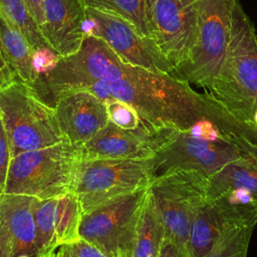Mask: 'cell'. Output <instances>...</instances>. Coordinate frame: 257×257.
I'll list each match as a JSON object with an SVG mask.
<instances>
[{
	"label": "cell",
	"mask_w": 257,
	"mask_h": 257,
	"mask_svg": "<svg viewBox=\"0 0 257 257\" xmlns=\"http://www.w3.org/2000/svg\"><path fill=\"white\" fill-rule=\"evenodd\" d=\"M82 89L104 103L118 100L128 104L155 133L189 130L207 119L211 101L209 92H197L187 81L132 64L118 79L97 80Z\"/></svg>",
	"instance_id": "obj_1"
},
{
	"label": "cell",
	"mask_w": 257,
	"mask_h": 257,
	"mask_svg": "<svg viewBox=\"0 0 257 257\" xmlns=\"http://www.w3.org/2000/svg\"><path fill=\"white\" fill-rule=\"evenodd\" d=\"M230 123L245 124L257 110V33L239 0H233L231 32L222 68L207 90Z\"/></svg>",
	"instance_id": "obj_2"
},
{
	"label": "cell",
	"mask_w": 257,
	"mask_h": 257,
	"mask_svg": "<svg viewBox=\"0 0 257 257\" xmlns=\"http://www.w3.org/2000/svg\"><path fill=\"white\" fill-rule=\"evenodd\" d=\"M81 160L79 146L69 142L18 154L11 159L3 193L45 200L71 192Z\"/></svg>",
	"instance_id": "obj_3"
},
{
	"label": "cell",
	"mask_w": 257,
	"mask_h": 257,
	"mask_svg": "<svg viewBox=\"0 0 257 257\" xmlns=\"http://www.w3.org/2000/svg\"><path fill=\"white\" fill-rule=\"evenodd\" d=\"M0 117L12 158L27 151L67 142L53 107L22 81L12 80L0 86Z\"/></svg>",
	"instance_id": "obj_4"
},
{
	"label": "cell",
	"mask_w": 257,
	"mask_h": 257,
	"mask_svg": "<svg viewBox=\"0 0 257 257\" xmlns=\"http://www.w3.org/2000/svg\"><path fill=\"white\" fill-rule=\"evenodd\" d=\"M233 0H198L195 34L187 58L171 75L209 88L225 60L231 32Z\"/></svg>",
	"instance_id": "obj_5"
},
{
	"label": "cell",
	"mask_w": 257,
	"mask_h": 257,
	"mask_svg": "<svg viewBox=\"0 0 257 257\" xmlns=\"http://www.w3.org/2000/svg\"><path fill=\"white\" fill-rule=\"evenodd\" d=\"M242 155L230 138L217 126L209 134L198 133L196 124L185 131L174 130L151 157L152 178L174 170H195L210 177Z\"/></svg>",
	"instance_id": "obj_6"
},
{
	"label": "cell",
	"mask_w": 257,
	"mask_h": 257,
	"mask_svg": "<svg viewBox=\"0 0 257 257\" xmlns=\"http://www.w3.org/2000/svg\"><path fill=\"white\" fill-rule=\"evenodd\" d=\"M208 177L195 170H174L149 186L165 237L189 252V235L198 209L207 201Z\"/></svg>",
	"instance_id": "obj_7"
},
{
	"label": "cell",
	"mask_w": 257,
	"mask_h": 257,
	"mask_svg": "<svg viewBox=\"0 0 257 257\" xmlns=\"http://www.w3.org/2000/svg\"><path fill=\"white\" fill-rule=\"evenodd\" d=\"M152 179L151 158L81 160L71 192L77 196L85 214L148 188Z\"/></svg>",
	"instance_id": "obj_8"
},
{
	"label": "cell",
	"mask_w": 257,
	"mask_h": 257,
	"mask_svg": "<svg viewBox=\"0 0 257 257\" xmlns=\"http://www.w3.org/2000/svg\"><path fill=\"white\" fill-rule=\"evenodd\" d=\"M149 187L82 215L79 237L106 257H132L139 219Z\"/></svg>",
	"instance_id": "obj_9"
},
{
	"label": "cell",
	"mask_w": 257,
	"mask_h": 257,
	"mask_svg": "<svg viewBox=\"0 0 257 257\" xmlns=\"http://www.w3.org/2000/svg\"><path fill=\"white\" fill-rule=\"evenodd\" d=\"M85 36H94L105 41L125 63L154 72L171 74L174 66L162 54L154 40L143 36L123 18L86 7Z\"/></svg>",
	"instance_id": "obj_10"
},
{
	"label": "cell",
	"mask_w": 257,
	"mask_h": 257,
	"mask_svg": "<svg viewBox=\"0 0 257 257\" xmlns=\"http://www.w3.org/2000/svg\"><path fill=\"white\" fill-rule=\"evenodd\" d=\"M197 2L198 0H146L151 37L174 68L187 58L192 45Z\"/></svg>",
	"instance_id": "obj_11"
},
{
	"label": "cell",
	"mask_w": 257,
	"mask_h": 257,
	"mask_svg": "<svg viewBox=\"0 0 257 257\" xmlns=\"http://www.w3.org/2000/svg\"><path fill=\"white\" fill-rule=\"evenodd\" d=\"M82 215L80 202L73 192L45 200L37 199L34 221L39 257H47L57 246L80 239Z\"/></svg>",
	"instance_id": "obj_12"
},
{
	"label": "cell",
	"mask_w": 257,
	"mask_h": 257,
	"mask_svg": "<svg viewBox=\"0 0 257 257\" xmlns=\"http://www.w3.org/2000/svg\"><path fill=\"white\" fill-rule=\"evenodd\" d=\"M174 130L160 133L145 126L125 130L111 121L87 142L79 145L82 160L92 159H147Z\"/></svg>",
	"instance_id": "obj_13"
},
{
	"label": "cell",
	"mask_w": 257,
	"mask_h": 257,
	"mask_svg": "<svg viewBox=\"0 0 257 257\" xmlns=\"http://www.w3.org/2000/svg\"><path fill=\"white\" fill-rule=\"evenodd\" d=\"M51 107L67 142L77 146L90 140L109 121L105 103L84 89L59 94Z\"/></svg>",
	"instance_id": "obj_14"
},
{
	"label": "cell",
	"mask_w": 257,
	"mask_h": 257,
	"mask_svg": "<svg viewBox=\"0 0 257 257\" xmlns=\"http://www.w3.org/2000/svg\"><path fill=\"white\" fill-rule=\"evenodd\" d=\"M31 196L0 194V246L7 257H39Z\"/></svg>",
	"instance_id": "obj_15"
},
{
	"label": "cell",
	"mask_w": 257,
	"mask_h": 257,
	"mask_svg": "<svg viewBox=\"0 0 257 257\" xmlns=\"http://www.w3.org/2000/svg\"><path fill=\"white\" fill-rule=\"evenodd\" d=\"M44 22L40 31L60 56L76 53L85 37V5L82 0H44Z\"/></svg>",
	"instance_id": "obj_16"
},
{
	"label": "cell",
	"mask_w": 257,
	"mask_h": 257,
	"mask_svg": "<svg viewBox=\"0 0 257 257\" xmlns=\"http://www.w3.org/2000/svg\"><path fill=\"white\" fill-rule=\"evenodd\" d=\"M0 52L15 80L31 84L38 76L33 66L34 50L19 28L0 10Z\"/></svg>",
	"instance_id": "obj_17"
},
{
	"label": "cell",
	"mask_w": 257,
	"mask_h": 257,
	"mask_svg": "<svg viewBox=\"0 0 257 257\" xmlns=\"http://www.w3.org/2000/svg\"><path fill=\"white\" fill-rule=\"evenodd\" d=\"M229 190H244L257 197V161L243 154L208 177L207 199Z\"/></svg>",
	"instance_id": "obj_18"
},
{
	"label": "cell",
	"mask_w": 257,
	"mask_h": 257,
	"mask_svg": "<svg viewBox=\"0 0 257 257\" xmlns=\"http://www.w3.org/2000/svg\"><path fill=\"white\" fill-rule=\"evenodd\" d=\"M224 228L257 224V197L244 190H229L208 199Z\"/></svg>",
	"instance_id": "obj_19"
},
{
	"label": "cell",
	"mask_w": 257,
	"mask_h": 257,
	"mask_svg": "<svg viewBox=\"0 0 257 257\" xmlns=\"http://www.w3.org/2000/svg\"><path fill=\"white\" fill-rule=\"evenodd\" d=\"M225 230L213 207L207 201L198 209L190 229L191 257H208Z\"/></svg>",
	"instance_id": "obj_20"
},
{
	"label": "cell",
	"mask_w": 257,
	"mask_h": 257,
	"mask_svg": "<svg viewBox=\"0 0 257 257\" xmlns=\"http://www.w3.org/2000/svg\"><path fill=\"white\" fill-rule=\"evenodd\" d=\"M164 239L165 229L148 190L139 219L132 257H159Z\"/></svg>",
	"instance_id": "obj_21"
},
{
	"label": "cell",
	"mask_w": 257,
	"mask_h": 257,
	"mask_svg": "<svg viewBox=\"0 0 257 257\" xmlns=\"http://www.w3.org/2000/svg\"><path fill=\"white\" fill-rule=\"evenodd\" d=\"M82 2L85 7H91L123 18L134 25L139 33L152 39L147 18L146 0H82Z\"/></svg>",
	"instance_id": "obj_22"
},
{
	"label": "cell",
	"mask_w": 257,
	"mask_h": 257,
	"mask_svg": "<svg viewBox=\"0 0 257 257\" xmlns=\"http://www.w3.org/2000/svg\"><path fill=\"white\" fill-rule=\"evenodd\" d=\"M0 10L24 34L34 51L51 48L30 14L24 0H0Z\"/></svg>",
	"instance_id": "obj_23"
},
{
	"label": "cell",
	"mask_w": 257,
	"mask_h": 257,
	"mask_svg": "<svg viewBox=\"0 0 257 257\" xmlns=\"http://www.w3.org/2000/svg\"><path fill=\"white\" fill-rule=\"evenodd\" d=\"M254 227L226 228L208 257H247Z\"/></svg>",
	"instance_id": "obj_24"
},
{
	"label": "cell",
	"mask_w": 257,
	"mask_h": 257,
	"mask_svg": "<svg viewBox=\"0 0 257 257\" xmlns=\"http://www.w3.org/2000/svg\"><path fill=\"white\" fill-rule=\"evenodd\" d=\"M105 105L109 121L117 126L125 130H136L140 126L147 127L143 123L138 111L128 104L118 100H109L105 102Z\"/></svg>",
	"instance_id": "obj_25"
},
{
	"label": "cell",
	"mask_w": 257,
	"mask_h": 257,
	"mask_svg": "<svg viewBox=\"0 0 257 257\" xmlns=\"http://www.w3.org/2000/svg\"><path fill=\"white\" fill-rule=\"evenodd\" d=\"M47 257H106L99 249L83 239L54 248Z\"/></svg>",
	"instance_id": "obj_26"
},
{
	"label": "cell",
	"mask_w": 257,
	"mask_h": 257,
	"mask_svg": "<svg viewBox=\"0 0 257 257\" xmlns=\"http://www.w3.org/2000/svg\"><path fill=\"white\" fill-rule=\"evenodd\" d=\"M11 159L12 156L9 140L0 117V193H3L5 189Z\"/></svg>",
	"instance_id": "obj_27"
},
{
	"label": "cell",
	"mask_w": 257,
	"mask_h": 257,
	"mask_svg": "<svg viewBox=\"0 0 257 257\" xmlns=\"http://www.w3.org/2000/svg\"><path fill=\"white\" fill-rule=\"evenodd\" d=\"M60 56L51 48L35 50L33 53V66L37 74H41L52 69Z\"/></svg>",
	"instance_id": "obj_28"
},
{
	"label": "cell",
	"mask_w": 257,
	"mask_h": 257,
	"mask_svg": "<svg viewBox=\"0 0 257 257\" xmlns=\"http://www.w3.org/2000/svg\"><path fill=\"white\" fill-rule=\"evenodd\" d=\"M159 257H191L190 253L165 237Z\"/></svg>",
	"instance_id": "obj_29"
},
{
	"label": "cell",
	"mask_w": 257,
	"mask_h": 257,
	"mask_svg": "<svg viewBox=\"0 0 257 257\" xmlns=\"http://www.w3.org/2000/svg\"><path fill=\"white\" fill-rule=\"evenodd\" d=\"M27 8L32 15L33 19L37 23V25L40 26L44 22V8H43V2L44 0H24Z\"/></svg>",
	"instance_id": "obj_30"
},
{
	"label": "cell",
	"mask_w": 257,
	"mask_h": 257,
	"mask_svg": "<svg viewBox=\"0 0 257 257\" xmlns=\"http://www.w3.org/2000/svg\"><path fill=\"white\" fill-rule=\"evenodd\" d=\"M227 136L230 138V140L237 146V148L243 154H246L257 161V145L251 144V143H249L241 138L235 137V136H229V135H227Z\"/></svg>",
	"instance_id": "obj_31"
},
{
	"label": "cell",
	"mask_w": 257,
	"mask_h": 257,
	"mask_svg": "<svg viewBox=\"0 0 257 257\" xmlns=\"http://www.w3.org/2000/svg\"><path fill=\"white\" fill-rule=\"evenodd\" d=\"M15 80L13 74L11 73V71L9 70L1 52H0V82L2 83V85Z\"/></svg>",
	"instance_id": "obj_32"
},
{
	"label": "cell",
	"mask_w": 257,
	"mask_h": 257,
	"mask_svg": "<svg viewBox=\"0 0 257 257\" xmlns=\"http://www.w3.org/2000/svg\"><path fill=\"white\" fill-rule=\"evenodd\" d=\"M0 257H7L6 253H5L4 250L1 248V246H0Z\"/></svg>",
	"instance_id": "obj_33"
},
{
	"label": "cell",
	"mask_w": 257,
	"mask_h": 257,
	"mask_svg": "<svg viewBox=\"0 0 257 257\" xmlns=\"http://www.w3.org/2000/svg\"><path fill=\"white\" fill-rule=\"evenodd\" d=\"M0 86H2V83H1V82H0Z\"/></svg>",
	"instance_id": "obj_34"
},
{
	"label": "cell",
	"mask_w": 257,
	"mask_h": 257,
	"mask_svg": "<svg viewBox=\"0 0 257 257\" xmlns=\"http://www.w3.org/2000/svg\"><path fill=\"white\" fill-rule=\"evenodd\" d=\"M0 194H1V193H0Z\"/></svg>",
	"instance_id": "obj_35"
}]
</instances>
